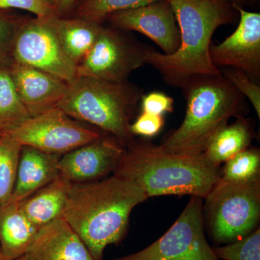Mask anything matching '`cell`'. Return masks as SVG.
I'll return each mask as SVG.
<instances>
[{"label": "cell", "mask_w": 260, "mask_h": 260, "mask_svg": "<svg viewBox=\"0 0 260 260\" xmlns=\"http://www.w3.org/2000/svg\"><path fill=\"white\" fill-rule=\"evenodd\" d=\"M253 138L249 123L243 116L232 124H227L215 135L205 149L204 154L210 162L220 167L237 153L249 148Z\"/></svg>", "instance_id": "ffe728a7"}, {"label": "cell", "mask_w": 260, "mask_h": 260, "mask_svg": "<svg viewBox=\"0 0 260 260\" xmlns=\"http://www.w3.org/2000/svg\"><path fill=\"white\" fill-rule=\"evenodd\" d=\"M148 198L133 181L113 174L72 184L61 217L94 259L103 260L106 248L119 244L125 237L132 211Z\"/></svg>", "instance_id": "6da1fadb"}, {"label": "cell", "mask_w": 260, "mask_h": 260, "mask_svg": "<svg viewBox=\"0 0 260 260\" xmlns=\"http://www.w3.org/2000/svg\"><path fill=\"white\" fill-rule=\"evenodd\" d=\"M49 22L65 54L77 67L90 52L103 26L74 17H54Z\"/></svg>", "instance_id": "d6986e66"}, {"label": "cell", "mask_w": 260, "mask_h": 260, "mask_svg": "<svg viewBox=\"0 0 260 260\" xmlns=\"http://www.w3.org/2000/svg\"><path fill=\"white\" fill-rule=\"evenodd\" d=\"M148 48L123 30L102 26L90 52L78 66V76L126 81L133 72L146 64Z\"/></svg>", "instance_id": "30bf717a"}, {"label": "cell", "mask_w": 260, "mask_h": 260, "mask_svg": "<svg viewBox=\"0 0 260 260\" xmlns=\"http://www.w3.org/2000/svg\"><path fill=\"white\" fill-rule=\"evenodd\" d=\"M143 95V89L128 80L78 76L56 108L75 120L97 126L127 148L136 140L130 125Z\"/></svg>", "instance_id": "5b68a950"}, {"label": "cell", "mask_w": 260, "mask_h": 260, "mask_svg": "<svg viewBox=\"0 0 260 260\" xmlns=\"http://www.w3.org/2000/svg\"><path fill=\"white\" fill-rule=\"evenodd\" d=\"M220 260H260V229L230 244L213 248Z\"/></svg>", "instance_id": "d4e9b609"}, {"label": "cell", "mask_w": 260, "mask_h": 260, "mask_svg": "<svg viewBox=\"0 0 260 260\" xmlns=\"http://www.w3.org/2000/svg\"><path fill=\"white\" fill-rule=\"evenodd\" d=\"M125 147L108 135L61 155L59 175L72 184L99 180L114 173Z\"/></svg>", "instance_id": "4fadbf2b"}, {"label": "cell", "mask_w": 260, "mask_h": 260, "mask_svg": "<svg viewBox=\"0 0 260 260\" xmlns=\"http://www.w3.org/2000/svg\"><path fill=\"white\" fill-rule=\"evenodd\" d=\"M158 1L160 0H77L72 12L74 18L102 24L109 15L116 12Z\"/></svg>", "instance_id": "603a6c76"}, {"label": "cell", "mask_w": 260, "mask_h": 260, "mask_svg": "<svg viewBox=\"0 0 260 260\" xmlns=\"http://www.w3.org/2000/svg\"><path fill=\"white\" fill-rule=\"evenodd\" d=\"M107 20L113 28L139 32L149 38L164 54H173L180 45L179 27L168 0L116 12L109 15Z\"/></svg>", "instance_id": "7c38bea8"}, {"label": "cell", "mask_w": 260, "mask_h": 260, "mask_svg": "<svg viewBox=\"0 0 260 260\" xmlns=\"http://www.w3.org/2000/svg\"><path fill=\"white\" fill-rule=\"evenodd\" d=\"M114 175L133 181L148 198L190 195L206 198L221 178L220 167L204 153H172L148 141L126 148Z\"/></svg>", "instance_id": "3957f363"}, {"label": "cell", "mask_w": 260, "mask_h": 260, "mask_svg": "<svg viewBox=\"0 0 260 260\" xmlns=\"http://www.w3.org/2000/svg\"><path fill=\"white\" fill-rule=\"evenodd\" d=\"M203 198L191 197L180 216L143 250L114 260H220L205 237Z\"/></svg>", "instance_id": "52a82bcc"}, {"label": "cell", "mask_w": 260, "mask_h": 260, "mask_svg": "<svg viewBox=\"0 0 260 260\" xmlns=\"http://www.w3.org/2000/svg\"><path fill=\"white\" fill-rule=\"evenodd\" d=\"M10 9L25 10L39 18L59 17L54 0H0V10Z\"/></svg>", "instance_id": "83f0119b"}, {"label": "cell", "mask_w": 260, "mask_h": 260, "mask_svg": "<svg viewBox=\"0 0 260 260\" xmlns=\"http://www.w3.org/2000/svg\"><path fill=\"white\" fill-rule=\"evenodd\" d=\"M39 231L25 216L18 202L10 200L0 205V247L7 260L25 255Z\"/></svg>", "instance_id": "e0dca14e"}, {"label": "cell", "mask_w": 260, "mask_h": 260, "mask_svg": "<svg viewBox=\"0 0 260 260\" xmlns=\"http://www.w3.org/2000/svg\"><path fill=\"white\" fill-rule=\"evenodd\" d=\"M164 116L154 115L141 112L134 122L130 125L133 135H140L145 138H153L158 135L164 125Z\"/></svg>", "instance_id": "f546056e"}, {"label": "cell", "mask_w": 260, "mask_h": 260, "mask_svg": "<svg viewBox=\"0 0 260 260\" xmlns=\"http://www.w3.org/2000/svg\"><path fill=\"white\" fill-rule=\"evenodd\" d=\"M221 74L251 103L260 119V86L241 70L225 68L220 70Z\"/></svg>", "instance_id": "484cf974"}, {"label": "cell", "mask_w": 260, "mask_h": 260, "mask_svg": "<svg viewBox=\"0 0 260 260\" xmlns=\"http://www.w3.org/2000/svg\"><path fill=\"white\" fill-rule=\"evenodd\" d=\"M260 153L256 148H246L229 159L221 171V179L246 182L259 178Z\"/></svg>", "instance_id": "cb8c5ba5"}, {"label": "cell", "mask_w": 260, "mask_h": 260, "mask_svg": "<svg viewBox=\"0 0 260 260\" xmlns=\"http://www.w3.org/2000/svg\"><path fill=\"white\" fill-rule=\"evenodd\" d=\"M72 183L59 175L22 201L20 209L39 229L60 218L64 211Z\"/></svg>", "instance_id": "ac0fdd59"}, {"label": "cell", "mask_w": 260, "mask_h": 260, "mask_svg": "<svg viewBox=\"0 0 260 260\" xmlns=\"http://www.w3.org/2000/svg\"><path fill=\"white\" fill-rule=\"evenodd\" d=\"M140 102L142 112L164 116L167 113L174 111V99L162 92L154 91L146 95L143 94Z\"/></svg>", "instance_id": "f1b7e54d"}, {"label": "cell", "mask_w": 260, "mask_h": 260, "mask_svg": "<svg viewBox=\"0 0 260 260\" xmlns=\"http://www.w3.org/2000/svg\"><path fill=\"white\" fill-rule=\"evenodd\" d=\"M240 14L235 31L218 45H211L210 57L217 68L244 72L253 81L260 80V13L233 4Z\"/></svg>", "instance_id": "8fae6325"}, {"label": "cell", "mask_w": 260, "mask_h": 260, "mask_svg": "<svg viewBox=\"0 0 260 260\" xmlns=\"http://www.w3.org/2000/svg\"><path fill=\"white\" fill-rule=\"evenodd\" d=\"M20 18L0 10V65L8 67L12 63L11 49Z\"/></svg>", "instance_id": "4316f807"}, {"label": "cell", "mask_w": 260, "mask_h": 260, "mask_svg": "<svg viewBox=\"0 0 260 260\" xmlns=\"http://www.w3.org/2000/svg\"><path fill=\"white\" fill-rule=\"evenodd\" d=\"M15 260H28V259H27L26 256L24 255L23 256H21V257L18 258V259Z\"/></svg>", "instance_id": "836d02e7"}, {"label": "cell", "mask_w": 260, "mask_h": 260, "mask_svg": "<svg viewBox=\"0 0 260 260\" xmlns=\"http://www.w3.org/2000/svg\"><path fill=\"white\" fill-rule=\"evenodd\" d=\"M25 256L28 260H95L62 217L40 229Z\"/></svg>", "instance_id": "9a60e30c"}, {"label": "cell", "mask_w": 260, "mask_h": 260, "mask_svg": "<svg viewBox=\"0 0 260 260\" xmlns=\"http://www.w3.org/2000/svg\"><path fill=\"white\" fill-rule=\"evenodd\" d=\"M8 68L19 99L30 117L57 107L68 91L69 84L46 72L15 62Z\"/></svg>", "instance_id": "5bb4252c"}, {"label": "cell", "mask_w": 260, "mask_h": 260, "mask_svg": "<svg viewBox=\"0 0 260 260\" xmlns=\"http://www.w3.org/2000/svg\"><path fill=\"white\" fill-rule=\"evenodd\" d=\"M61 155L22 147L12 200L20 202L59 177Z\"/></svg>", "instance_id": "2e32d148"}, {"label": "cell", "mask_w": 260, "mask_h": 260, "mask_svg": "<svg viewBox=\"0 0 260 260\" xmlns=\"http://www.w3.org/2000/svg\"><path fill=\"white\" fill-rule=\"evenodd\" d=\"M7 133L22 146L61 155L102 136L99 132L83 125L59 108L32 116Z\"/></svg>", "instance_id": "9c48e42d"}, {"label": "cell", "mask_w": 260, "mask_h": 260, "mask_svg": "<svg viewBox=\"0 0 260 260\" xmlns=\"http://www.w3.org/2000/svg\"><path fill=\"white\" fill-rule=\"evenodd\" d=\"M11 58L12 62L46 72L68 84L78 77V67L65 54L49 18H20Z\"/></svg>", "instance_id": "ba28073f"}, {"label": "cell", "mask_w": 260, "mask_h": 260, "mask_svg": "<svg viewBox=\"0 0 260 260\" xmlns=\"http://www.w3.org/2000/svg\"><path fill=\"white\" fill-rule=\"evenodd\" d=\"M0 260H7L3 255V251H2L1 247H0Z\"/></svg>", "instance_id": "d6a6232c"}, {"label": "cell", "mask_w": 260, "mask_h": 260, "mask_svg": "<svg viewBox=\"0 0 260 260\" xmlns=\"http://www.w3.org/2000/svg\"><path fill=\"white\" fill-rule=\"evenodd\" d=\"M29 118L19 99L8 67L0 65V130L9 131Z\"/></svg>", "instance_id": "44dd1931"}, {"label": "cell", "mask_w": 260, "mask_h": 260, "mask_svg": "<svg viewBox=\"0 0 260 260\" xmlns=\"http://www.w3.org/2000/svg\"><path fill=\"white\" fill-rule=\"evenodd\" d=\"M54 2L57 8L58 16L65 17L71 13L77 0H54Z\"/></svg>", "instance_id": "4dcf8cb0"}, {"label": "cell", "mask_w": 260, "mask_h": 260, "mask_svg": "<svg viewBox=\"0 0 260 260\" xmlns=\"http://www.w3.org/2000/svg\"><path fill=\"white\" fill-rule=\"evenodd\" d=\"M22 147L7 132L0 135V205L13 195Z\"/></svg>", "instance_id": "7402d4cb"}, {"label": "cell", "mask_w": 260, "mask_h": 260, "mask_svg": "<svg viewBox=\"0 0 260 260\" xmlns=\"http://www.w3.org/2000/svg\"><path fill=\"white\" fill-rule=\"evenodd\" d=\"M3 133H4V132L1 131V130H0V135L3 134Z\"/></svg>", "instance_id": "e575fe53"}, {"label": "cell", "mask_w": 260, "mask_h": 260, "mask_svg": "<svg viewBox=\"0 0 260 260\" xmlns=\"http://www.w3.org/2000/svg\"><path fill=\"white\" fill-rule=\"evenodd\" d=\"M204 200V221L215 244L236 242L259 228V178L246 182L220 178Z\"/></svg>", "instance_id": "8992f818"}, {"label": "cell", "mask_w": 260, "mask_h": 260, "mask_svg": "<svg viewBox=\"0 0 260 260\" xmlns=\"http://www.w3.org/2000/svg\"><path fill=\"white\" fill-rule=\"evenodd\" d=\"M168 1L177 20L180 45L171 54L149 47L146 64L176 88H182L197 77L221 75L210 57L212 38L219 27L234 22L237 12L234 5L225 0Z\"/></svg>", "instance_id": "7a4b0ae2"}, {"label": "cell", "mask_w": 260, "mask_h": 260, "mask_svg": "<svg viewBox=\"0 0 260 260\" xmlns=\"http://www.w3.org/2000/svg\"><path fill=\"white\" fill-rule=\"evenodd\" d=\"M185 117L160 146L172 153H203L232 117L245 112V98L223 75L193 78L182 87Z\"/></svg>", "instance_id": "277c9868"}, {"label": "cell", "mask_w": 260, "mask_h": 260, "mask_svg": "<svg viewBox=\"0 0 260 260\" xmlns=\"http://www.w3.org/2000/svg\"><path fill=\"white\" fill-rule=\"evenodd\" d=\"M225 1L229 2V3H232V4H236L239 5L240 3H243L244 0H225Z\"/></svg>", "instance_id": "1f68e13d"}]
</instances>
